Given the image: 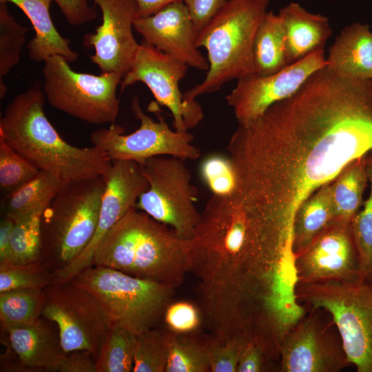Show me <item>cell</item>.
I'll list each match as a JSON object with an SVG mask.
<instances>
[{
    "label": "cell",
    "instance_id": "obj_8",
    "mask_svg": "<svg viewBox=\"0 0 372 372\" xmlns=\"http://www.w3.org/2000/svg\"><path fill=\"white\" fill-rule=\"evenodd\" d=\"M69 63L60 55L44 61L43 91L49 104L90 124L114 123L120 103L116 90L122 76L115 72H77Z\"/></svg>",
    "mask_w": 372,
    "mask_h": 372
},
{
    "label": "cell",
    "instance_id": "obj_6",
    "mask_svg": "<svg viewBox=\"0 0 372 372\" xmlns=\"http://www.w3.org/2000/svg\"><path fill=\"white\" fill-rule=\"evenodd\" d=\"M70 280L95 297L112 327L123 328L134 335L156 328L175 289L98 265L83 270Z\"/></svg>",
    "mask_w": 372,
    "mask_h": 372
},
{
    "label": "cell",
    "instance_id": "obj_5",
    "mask_svg": "<svg viewBox=\"0 0 372 372\" xmlns=\"http://www.w3.org/2000/svg\"><path fill=\"white\" fill-rule=\"evenodd\" d=\"M105 176L65 184L45 207L41 262L54 273L74 261L95 233Z\"/></svg>",
    "mask_w": 372,
    "mask_h": 372
},
{
    "label": "cell",
    "instance_id": "obj_2",
    "mask_svg": "<svg viewBox=\"0 0 372 372\" xmlns=\"http://www.w3.org/2000/svg\"><path fill=\"white\" fill-rule=\"evenodd\" d=\"M45 99L36 87L17 95L1 118L0 138L65 184L105 176L111 160L96 146L79 147L65 141L44 113Z\"/></svg>",
    "mask_w": 372,
    "mask_h": 372
},
{
    "label": "cell",
    "instance_id": "obj_34",
    "mask_svg": "<svg viewBox=\"0 0 372 372\" xmlns=\"http://www.w3.org/2000/svg\"><path fill=\"white\" fill-rule=\"evenodd\" d=\"M166 363L164 331L154 328L136 335L133 372H165Z\"/></svg>",
    "mask_w": 372,
    "mask_h": 372
},
{
    "label": "cell",
    "instance_id": "obj_38",
    "mask_svg": "<svg viewBox=\"0 0 372 372\" xmlns=\"http://www.w3.org/2000/svg\"><path fill=\"white\" fill-rule=\"evenodd\" d=\"M248 342L232 339L219 343L207 339L211 372H236L240 355Z\"/></svg>",
    "mask_w": 372,
    "mask_h": 372
},
{
    "label": "cell",
    "instance_id": "obj_21",
    "mask_svg": "<svg viewBox=\"0 0 372 372\" xmlns=\"http://www.w3.org/2000/svg\"><path fill=\"white\" fill-rule=\"evenodd\" d=\"M278 15L285 28L289 64L324 48L332 35L327 17L311 13L298 3L291 2L280 8Z\"/></svg>",
    "mask_w": 372,
    "mask_h": 372
},
{
    "label": "cell",
    "instance_id": "obj_33",
    "mask_svg": "<svg viewBox=\"0 0 372 372\" xmlns=\"http://www.w3.org/2000/svg\"><path fill=\"white\" fill-rule=\"evenodd\" d=\"M8 3L0 1V78L19 61L28 28L10 14Z\"/></svg>",
    "mask_w": 372,
    "mask_h": 372
},
{
    "label": "cell",
    "instance_id": "obj_39",
    "mask_svg": "<svg viewBox=\"0 0 372 372\" xmlns=\"http://www.w3.org/2000/svg\"><path fill=\"white\" fill-rule=\"evenodd\" d=\"M271 360L264 349L254 342L245 345L238 361L236 372H263L273 369L269 366Z\"/></svg>",
    "mask_w": 372,
    "mask_h": 372
},
{
    "label": "cell",
    "instance_id": "obj_26",
    "mask_svg": "<svg viewBox=\"0 0 372 372\" xmlns=\"http://www.w3.org/2000/svg\"><path fill=\"white\" fill-rule=\"evenodd\" d=\"M64 185L53 174L40 170L21 187L2 197L3 216L15 221L40 207L47 206Z\"/></svg>",
    "mask_w": 372,
    "mask_h": 372
},
{
    "label": "cell",
    "instance_id": "obj_42",
    "mask_svg": "<svg viewBox=\"0 0 372 372\" xmlns=\"http://www.w3.org/2000/svg\"><path fill=\"white\" fill-rule=\"evenodd\" d=\"M59 372H97L96 357L86 350L65 352Z\"/></svg>",
    "mask_w": 372,
    "mask_h": 372
},
{
    "label": "cell",
    "instance_id": "obj_3",
    "mask_svg": "<svg viewBox=\"0 0 372 372\" xmlns=\"http://www.w3.org/2000/svg\"><path fill=\"white\" fill-rule=\"evenodd\" d=\"M190 246V240L134 207L101 239L93 265L176 288L188 273Z\"/></svg>",
    "mask_w": 372,
    "mask_h": 372
},
{
    "label": "cell",
    "instance_id": "obj_13",
    "mask_svg": "<svg viewBox=\"0 0 372 372\" xmlns=\"http://www.w3.org/2000/svg\"><path fill=\"white\" fill-rule=\"evenodd\" d=\"M321 309H311L280 347L281 372H340L351 365L334 323H324Z\"/></svg>",
    "mask_w": 372,
    "mask_h": 372
},
{
    "label": "cell",
    "instance_id": "obj_18",
    "mask_svg": "<svg viewBox=\"0 0 372 372\" xmlns=\"http://www.w3.org/2000/svg\"><path fill=\"white\" fill-rule=\"evenodd\" d=\"M134 28L144 41L194 69L207 71L209 63L196 44L197 32L184 1L172 3L156 13L137 17Z\"/></svg>",
    "mask_w": 372,
    "mask_h": 372
},
{
    "label": "cell",
    "instance_id": "obj_16",
    "mask_svg": "<svg viewBox=\"0 0 372 372\" xmlns=\"http://www.w3.org/2000/svg\"><path fill=\"white\" fill-rule=\"evenodd\" d=\"M350 223L334 218L305 250L295 256L298 282L362 280Z\"/></svg>",
    "mask_w": 372,
    "mask_h": 372
},
{
    "label": "cell",
    "instance_id": "obj_28",
    "mask_svg": "<svg viewBox=\"0 0 372 372\" xmlns=\"http://www.w3.org/2000/svg\"><path fill=\"white\" fill-rule=\"evenodd\" d=\"M41 289H19L0 293V322L3 329L21 327L35 323L45 302Z\"/></svg>",
    "mask_w": 372,
    "mask_h": 372
},
{
    "label": "cell",
    "instance_id": "obj_7",
    "mask_svg": "<svg viewBox=\"0 0 372 372\" xmlns=\"http://www.w3.org/2000/svg\"><path fill=\"white\" fill-rule=\"evenodd\" d=\"M297 300L331 316L351 364L372 372V282H298Z\"/></svg>",
    "mask_w": 372,
    "mask_h": 372
},
{
    "label": "cell",
    "instance_id": "obj_25",
    "mask_svg": "<svg viewBox=\"0 0 372 372\" xmlns=\"http://www.w3.org/2000/svg\"><path fill=\"white\" fill-rule=\"evenodd\" d=\"M366 154L349 162L331 181L335 218L350 223L359 211L369 181Z\"/></svg>",
    "mask_w": 372,
    "mask_h": 372
},
{
    "label": "cell",
    "instance_id": "obj_35",
    "mask_svg": "<svg viewBox=\"0 0 372 372\" xmlns=\"http://www.w3.org/2000/svg\"><path fill=\"white\" fill-rule=\"evenodd\" d=\"M39 171L0 138V189L3 196L21 187Z\"/></svg>",
    "mask_w": 372,
    "mask_h": 372
},
{
    "label": "cell",
    "instance_id": "obj_14",
    "mask_svg": "<svg viewBox=\"0 0 372 372\" xmlns=\"http://www.w3.org/2000/svg\"><path fill=\"white\" fill-rule=\"evenodd\" d=\"M324 47L269 75L238 80L225 96L239 124L251 121L273 104L295 94L316 71L327 65Z\"/></svg>",
    "mask_w": 372,
    "mask_h": 372
},
{
    "label": "cell",
    "instance_id": "obj_11",
    "mask_svg": "<svg viewBox=\"0 0 372 372\" xmlns=\"http://www.w3.org/2000/svg\"><path fill=\"white\" fill-rule=\"evenodd\" d=\"M44 291L46 298L41 316L57 326L64 351L86 350L96 358L112 327L99 302L71 280L54 283Z\"/></svg>",
    "mask_w": 372,
    "mask_h": 372
},
{
    "label": "cell",
    "instance_id": "obj_12",
    "mask_svg": "<svg viewBox=\"0 0 372 372\" xmlns=\"http://www.w3.org/2000/svg\"><path fill=\"white\" fill-rule=\"evenodd\" d=\"M188 68L187 65L143 41L139 44L130 70L122 79L121 90L137 82L144 83L156 102L171 112L174 130L188 132L204 117L201 105L196 100L185 101L179 87Z\"/></svg>",
    "mask_w": 372,
    "mask_h": 372
},
{
    "label": "cell",
    "instance_id": "obj_4",
    "mask_svg": "<svg viewBox=\"0 0 372 372\" xmlns=\"http://www.w3.org/2000/svg\"><path fill=\"white\" fill-rule=\"evenodd\" d=\"M269 4V0H227L197 32L196 44L206 50L209 69L200 83L183 93L185 101H196L229 81L254 75L255 39Z\"/></svg>",
    "mask_w": 372,
    "mask_h": 372
},
{
    "label": "cell",
    "instance_id": "obj_20",
    "mask_svg": "<svg viewBox=\"0 0 372 372\" xmlns=\"http://www.w3.org/2000/svg\"><path fill=\"white\" fill-rule=\"evenodd\" d=\"M326 67L338 75L372 80V31L359 22L345 26L329 48Z\"/></svg>",
    "mask_w": 372,
    "mask_h": 372
},
{
    "label": "cell",
    "instance_id": "obj_31",
    "mask_svg": "<svg viewBox=\"0 0 372 372\" xmlns=\"http://www.w3.org/2000/svg\"><path fill=\"white\" fill-rule=\"evenodd\" d=\"M368 180L370 193L350 223L356 249L360 276L363 281L372 282V150L366 154Z\"/></svg>",
    "mask_w": 372,
    "mask_h": 372
},
{
    "label": "cell",
    "instance_id": "obj_24",
    "mask_svg": "<svg viewBox=\"0 0 372 372\" xmlns=\"http://www.w3.org/2000/svg\"><path fill=\"white\" fill-rule=\"evenodd\" d=\"M254 75L272 74L289 65L282 21L278 14L268 11L255 39Z\"/></svg>",
    "mask_w": 372,
    "mask_h": 372
},
{
    "label": "cell",
    "instance_id": "obj_22",
    "mask_svg": "<svg viewBox=\"0 0 372 372\" xmlns=\"http://www.w3.org/2000/svg\"><path fill=\"white\" fill-rule=\"evenodd\" d=\"M11 3L27 16L35 35L28 45V56L35 62L45 61L54 55L65 58L70 63L75 61L78 54L70 45V40L63 37L56 29L50 14L53 0H0Z\"/></svg>",
    "mask_w": 372,
    "mask_h": 372
},
{
    "label": "cell",
    "instance_id": "obj_45",
    "mask_svg": "<svg viewBox=\"0 0 372 372\" xmlns=\"http://www.w3.org/2000/svg\"><path fill=\"white\" fill-rule=\"evenodd\" d=\"M371 81H372V80H371Z\"/></svg>",
    "mask_w": 372,
    "mask_h": 372
},
{
    "label": "cell",
    "instance_id": "obj_17",
    "mask_svg": "<svg viewBox=\"0 0 372 372\" xmlns=\"http://www.w3.org/2000/svg\"><path fill=\"white\" fill-rule=\"evenodd\" d=\"M102 14L95 33L84 36V45L92 46L90 56L102 73L115 72L123 78L129 72L139 46L132 29L138 17L135 0H92Z\"/></svg>",
    "mask_w": 372,
    "mask_h": 372
},
{
    "label": "cell",
    "instance_id": "obj_29",
    "mask_svg": "<svg viewBox=\"0 0 372 372\" xmlns=\"http://www.w3.org/2000/svg\"><path fill=\"white\" fill-rule=\"evenodd\" d=\"M45 207H40L15 220L9 258L12 263L22 265L41 261V222Z\"/></svg>",
    "mask_w": 372,
    "mask_h": 372
},
{
    "label": "cell",
    "instance_id": "obj_15",
    "mask_svg": "<svg viewBox=\"0 0 372 372\" xmlns=\"http://www.w3.org/2000/svg\"><path fill=\"white\" fill-rule=\"evenodd\" d=\"M105 176L106 185L94 236L74 261L54 273L55 282L70 280L93 265L94 252L101 239L130 209L136 207L140 196L149 188L139 165L132 161H112Z\"/></svg>",
    "mask_w": 372,
    "mask_h": 372
},
{
    "label": "cell",
    "instance_id": "obj_19",
    "mask_svg": "<svg viewBox=\"0 0 372 372\" xmlns=\"http://www.w3.org/2000/svg\"><path fill=\"white\" fill-rule=\"evenodd\" d=\"M3 330L9 351L16 358L15 371H59L65 351L54 322L41 316L31 325Z\"/></svg>",
    "mask_w": 372,
    "mask_h": 372
},
{
    "label": "cell",
    "instance_id": "obj_40",
    "mask_svg": "<svg viewBox=\"0 0 372 372\" xmlns=\"http://www.w3.org/2000/svg\"><path fill=\"white\" fill-rule=\"evenodd\" d=\"M61 10L68 23L82 25L94 20L97 13L87 0H53Z\"/></svg>",
    "mask_w": 372,
    "mask_h": 372
},
{
    "label": "cell",
    "instance_id": "obj_43",
    "mask_svg": "<svg viewBox=\"0 0 372 372\" xmlns=\"http://www.w3.org/2000/svg\"><path fill=\"white\" fill-rule=\"evenodd\" d=\"M14 220L3 216L0 223V262L9 260L10 239Z\"/></svg>",
    "mask_w": 372,
    "mask_h": 372
},
{
    "label": "cell",
    "instance_id": "obj_1",
    "mask_svg": "<svg viewBox=\"0 0 372 372\" xmlns=\"http://www.w3.org/2000/svg\"><path fill=\"white\" fill-rule=\"evenodd\" d=\"M227 149L245 214L293 233L299 205L372 150V81L325 66L295 94L239 124Z\"/></svg>",
    "mask_w": 372,
    "mask_h": 372
},
{
    "label": "cell",
    "instance_id": "obj_27",
    "mask_svg": "<svg viewBox=\"0 0 372 372\" xmlns=\"http://www.w3.org/2000/svg\"><path fill=\"white\" fill-rule=\"evenodd\" d=\"M167 347L165 372H211L207 339L196 333L164 331Z\"/></svg>",
    "mask_w": 372,
    "mask_h": 372
},
{
    "label": "cell",
    "instance_id": "obj_44",
    "mask_svg": "<svg viewBox=\"0 0 372 372\" xmlns=\"http://www.w3.org/2000/svg\"><path fill=\"white\" fill-rule=\"evenodd\" d=\"M184 1L185 0H135L137 6L138 17L150 16L172 3Z\"/></svg>",
    "mask_w": 372,
    "mask_h": 372
},
{
    "label": "cell",
    "instance_id": "obj_32",
    "mask_svg": "<svg viewBox=\"0 0 372 372\" xmlns=\"http://www.w3.org/2000/svg\"><path fill=\"white\" fill-rule=\"evenodd\" d=\"M55 283L54 272L41 261L14 264L0 262V293L19 289H41Z\"/></svg>",
    "mask_w": 372,
    "mask_h": 372
},
{
    "label": "cell",
    "instance_id": "obj_30",
    "mask_svg": "<svg viewBox=\"0 0 372 372\" xmlns=\"http://www.w3.org/2000/svg\"><path fill=\"white\" fill-rule=\"evenodd\" d=\"M136 335L113 326L106 333L96 358L97 372H130L134 366Z\"/></svg>",
    "mask_w": 372,
    "mask_h": 372
},
{
    "label": "cell",
    "instance_id": "obj_41",
    "mask_svg": "<svg viewBox=\"0 0 372 372\" xmlns=\"http://www.w3.org/2000/svg\"><path fill=\"white\" fill-rule=\"evenodd\" d=\"M198 32L222 8L227 0H185Z\"/></svg>",
    "mask_w": 372,
    "mask_h": 372
},
{
    "label": "cell",
    "instance_id": "obj_9",
    "mask_svg": "<svg viewBox=\"0 0 372 372\" xmlns=\"http://www.w3.org/2000/svg\"><path fill=\"white\" fill-rule=\"evenodd\" d=\"M139 167L149 188L140 196L136 207L170 227L181 238L191 240L200 214L194 205L198 191L184 161L158 156Z\"/></svg>",
    "mask_w": 372,
    "mask_h": 372
},
{
    "label": "cell",
    "instance_id": "obj_37",
    "mask_svg": "<svg viewBox=\"0 0 372 372\" xmlns=\"http://www.w3.org/2000/svg\"><path fill=\"white\" fill-rule=\"evenodd\" d=\"M167 329L175 333H196L203 325V316L198 304L188 301L170 302L164 312Z\"/></svg>",
    "mask_w": 372,
    "mask_h": 372
},
{
    "label": "cell",
    "instance_id": "obj_23",
    "mask_svg": "<svg viewBox=\"0 0 372 372\" xmlns=\"http://www.w3.org/2000/svg\"><path fill=\"white\" fill-rule=\"evenodd\" d=\"M331 182L318 188L298 207L293 224L294 256L305 250L335 218Z\"/></svg>",
    "mask_w": 372,
    "mask_h": 372
},
{
    "label": "cell",
    "instance_id": "obj_36",
    "mask_svg": "<svg viewBox=\"0 0 372 372\" xmlns=\"http://www.w3.org/2000/svg\"><path fill=\"white\" fill-rule=\"evenodd\" d=\"M200 172L212 194L229 196L236 192L237 177L230 157L211 154L203 161Z\"/></svg>",
    "mask_w": 372,
    "mask_h": 372
},
{
    "label": "cell",
    "instance_id": "obj_10",
    "mask_svg": "<svg viewBox=\"0 0 372 372\" xmlns=\"http://www.w3.org/2000/svg\"><path fill=\"white\" fill-rule=\"evenodd\" d=\"M131 107L139 127L125 134L123 128L114 123L108 128H101L90 135L92 145L100 148L112 161H127L143 165L154 156H169L196 160L200 156V149L192 145L194 135L189 132L172 130L158 112L154 121L142 110L139 100L134 96Z\"/></svg>",
    "mask_w": 372,
    "mask_h": 372
}]
</instances>
